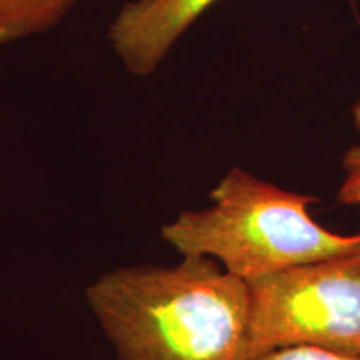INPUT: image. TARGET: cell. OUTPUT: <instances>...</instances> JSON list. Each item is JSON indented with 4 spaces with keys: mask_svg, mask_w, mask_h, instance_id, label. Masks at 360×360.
Instances as JSON below:
<instances>
[{
    "mask_svg": "<svg viewBox=\"0 0 360 360\" xmlns=\"http://www.w3.org/2000/svg\"><path fill=\"white\" fill-rule=\"evenodd\" d=\"M219 0H129L109 27V40L125 69L147 77L175 42Z\"/></svg>",
    "mask_w": 360,
    "mask_h": 360,
    "instance_id": "277c9868",
    "label": "cell"
},
{
    "mask_svg": "<svg viewBox=\"0 0 360 360\" xmlns=\"http://www.w3.org/2000/svg\"><path fill=\"white\" fill-rule=\"evenodd\" d=\"M247 360L314 347L360 357V250L247 282Z\"/></svg>",
    "mask_w": 360,
    "mask_h": 360,
    "instance_id": "3957f363",
    "label": "cell"
},
{
    "mask_svg": "<svg viewBox=\"0 0 360 360\" xmlns=\"http://www.w3.org/2000/svg\"><path fill=\"white\" fill-rule=\"evenodd\" d=\"M212 205L182 212L162 237L184 255L215 259L240 281L360 250V236L317 224L309 207L319 199L231 169L210 192Z\"/></svg>",
    "mask_w": 360,
    "mask_h": 360,
    "instance_id": "7a4b0ae2",
    "label": "cell"
},
{
    "mask_svg": "<svg viewBox=\"0 0 360 360\" xmlns=\"http://www.w3.org/2000/svg\"><path fill=\"white\" fill-rule=\"evenodd\" d=\"M352 119L355 129L360 134V101L354 103ZM342 165H344L345 179L337 192V202L344 205H360V143L345 152Z\"/></svg>",
    "mask_w": 360,
    "mask_h": 360,
    "instance_id": "8992f818",
    "label": "cell"
},
{
    "mask_svg": "<svg viewBox=\"0 0 360 360\" xmlns=\"http://www.w3.org/2000/svg\"><path fill=\"white\" fill-rule=\"evenodd\" d=\"M254 360H360V357H347L314 347H289L272 350Z\"/></svg>",
    "mask_w": 360,
    "mask_h": 360,
    "instance_id": "52a82bcc",
    "label": "cell"
},
{
    "mask_svg": "<svg viewBox=\"0 0 360 360\" xmlns=\"http://www.w3.org/2000/svg\"><path fill=\"white\" fill-rule=\"evenodd\" d=\"M77 0H0V45L44 34L69 13Z\"/></svg>",
    "mask_w": 360,
    "mask_h": 360,
    "instance_id": "5b68a950",
    "label": "cell"
},
{
    "mask_svg": "<svg viewBox=\"0 0 360 360\" xmlns=\"http://www.w3.org/2000/svg\"><path fill=\"white\" fill-rule=\"evenodd\" d=\"M89 300L120 360H247L249 287L210 257L117 269Z\"/></svg>",
    "mask_w": 360,
    "mask_h": 360,
    "instance_id": "6da1fadb",
    "label": "cell"
}]
</instances>
